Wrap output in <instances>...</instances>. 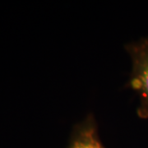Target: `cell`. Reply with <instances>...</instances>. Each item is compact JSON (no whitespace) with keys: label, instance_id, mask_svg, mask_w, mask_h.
Segmentation results:
<instances>
[{"label":"cell","instance_id":"6da1fadb","mask_svg":"<svg viewBox=\"0 0 148 148\" xmlns=\"http://www.w3.org/2000/svg\"><path fill=\"white\" fill-rule=\"evenodd\" d=\"M125 50L132 63L127 86L138 96V116L148 119V36L126 44Z\"/></svg>","mask_w":148,"mask_h":148},{"label":"cell","instance_id":"7a4b0ae2","mask_svg":"<svg viewBox=\"0 0 148 148\" xmlns=\"http://www.w3.org/2000/svg\"><path fill=\"white\" fill-rule=\"evenodd\" d=\"M67 148H106L101 142L98 123L92 113L74 125Z\"/></svg>","mask_w":148,"mask_h":148}]
</instances>
